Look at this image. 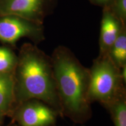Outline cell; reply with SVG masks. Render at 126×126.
I'll list each match as a JSON object with an SVG mask.
<instances>
[{
  "label": "cell",
  "instance_id": "6da1fadb",
  "mask_svg": "<svg viewBox=\"0 0 126 126\" xmlns=\"http://www.w3.org/2000/svg\"><path fill=\"white\" fill-rule=\"evenodd\" d=\"M51 59L63 116L75 123H85L92 114L88 94L89 68L85 67L64 46L57 47Z\"/></svg>",
  "mask_w": 126,
  "mask_h": 126
},
{
  "label": "cell",
  "instance_id": "7a4b0ae2",
  "mask_svg": "<svg viewBox=\"0 0 126 126\" xmlns=\"http://www.w3.org/2000/svg\"><path fill=\"white\" fill-rule=\"evenodd\" d=\"M13 74L15 103L18 105L32 99L40 100L63 117L51 57L35 44H25L21 47Z\"/></svg>",
  "mask_w": 126,
  "mask_h": 126
},
{
  "label": "cell",
  "instance_id": "3957f363",
  "mask_svg": "<svg viewBox=\"0 0 126 126\" xmlns=\"http://www.w3.org/2000/svg\"><path fill=\"white\" fill-rule=\"evenodd\" d=\"M89 72L88 94L91 103L97 102L107 108L126 92L121 70L107 55L98 56L93 61Z\"/></svg>",
  "mask_w": 126,
  "mask_h": 126
},
{
  "label": "cell",
  "instance_id": "277c9868",
  "mask_svg": "<svg viewBox=\"0 0 126 126\" xmlns=\"http://www.w3.org/2000/svg\"><path fill=\"white\" fill-rule=\"evenodd\" d=\"M22 37L40 43L45 39L43 24L19 16L0 15V41L14 45Z\"/></svg>",
  "mask_w": 126,
  "mask_h": 126
},
{
  "label": "cell",
  "instance_id": "5b68a950",
  "mask_svg": "<svg viewBox=\"0 0 126 126\" xmlns=\"http://www.w3.org/2000/svg\"><path fill=\"white\" fill-rule=\"evenodd\" d=\"M58 0H0V15H15L43 23L53 13Z\"/></svg>",
  "mask_w": 126,
  "mask_h": 126
},
{
  "label": "cell",
  "instance_id": "8992f818",
  "mask_svg": "<svg viewBox=\"0 0 126 126\" xmlns=\"http://www.w3.org/2000/svg\"><path fill=\"white\" fill-rule=\"evenodd\" d=\"M58 116L47 104L36 99L19 104L14 112V119L20 126H54Z\"/></svg>",
  "mask_w": 126,
  "mask_h": 126
},
{
  "label": "cell",
  "instance_id": "52a82bcc",
  "mask_svg": "<svg viewBox=\"0 0 126 126\" xmlns=\"http://www.w3.org/2000/svg\"><path fill=\"white\" fill-rule=\"evenodd\" d=\"M102 16L99 36V56L106 55L114 41L126 24L112 13L108 7L102 8Z\"/></svg>",
  "mask_w": 126,
  "mask_h": 126
},
{
  "label": "cell",
  "instance_id": "ba28073f",
  "mask_svg": "<svg viewBox=\"0 0 126 126\" xmlns=\"http://www.w3.org/2000/svg\"><path fill=\"white\" fill-rule=\"evenodd\" d=\"M14 103L13 73H0V118L10 112Z\"/></svg>",
  "mask_w": 126,
  "mask_h": 126
},
{
  "label": "cell",
  "instance_id": "9c48e42d",
  "mask_svg": "<svg viewBox=\"0 0 126 126\" xmlns=\"http://www.w3.org/2000/svg\"><path fill=\"white\" fill-rule=\"evenodd\" d=\"M106 55L119 68L126 65V26L122 29Z\"/></svg>",
  "mask_w": 126,
  "mask_h": 126
},
{
  "label": "cell",
  "instance_id": "30bf717a",
  "mask_svg": "<svg viewBox=\"0 0 126 126\" xmlns=\"http://www.w3.org/2000/svg\"><path fill=\"white\" fill-rule=\"evenodd\" d=\"M106 109L109 111L114 126H126V92L117 97Z\"/></svg>",
  "mask_w": 126,
  "mask_h": 126
},
{
  "label": "cell",
  "instance_id": "8fae6325",
  "mask_svg": "<svg viewBox=\"0 0 126 126\" xmlns=\"http://www.w3.org/2000/svg\"><path fill=\"white\" fill-rule=\"evenodd\" d=\"M18 57L9 48L0 46V73H13Z\"/></svg>",
  "mask_w": 126,
  "mask_h": 126
},
{
  "label": "cell",
  "instance_id": "7c38bea8",
  "mask_svg": "<svg viewBox=\"0 0 126 126\" xmlns=\"http://www.w3.org/2000/svg\"><path fill=\"white\" fill-rule=\"evenodd\" d=\"M108 7L119 19L126 24V0H113Z\"/></svg>",
  "mask_w": 126,
  "mask_h": 126
},
{
  "label": "cell",
  "instance_id": "4fadbf2b",
  "mask_svg": "<svg viewBox=\"0 0 126 126\" xmlns=\"http://www.w3.org/2000/svg\"><path fill=\"white\" fill-rule=\"evenodd\" d=\"M88 1L94 5L103 8L110 6L113 0H88Z\"/></svg>",
  "mask_w": 126,
  "mask_h": 126
}]
</instances>
